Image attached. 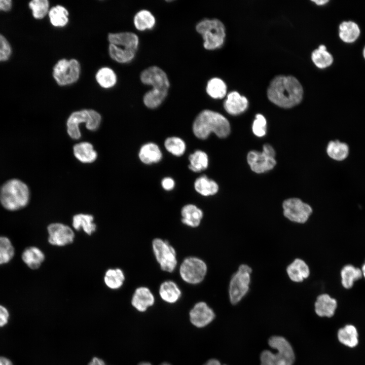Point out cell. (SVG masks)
<instances>
[{
	"mask_svg": "<svg viewBox=\"0 0 365 365\" xmlns=\"http://www.w3.org/2000/svg\"><path fill=\"white\" fill-rule=\"evenodd\" d=\"M303 95L299 81L291 76H278L271 82L268 90L269 99L283 108H290L298 104Z\"/></svg>",
	"mask_w": 365,
	"mask_h": 365,
	"instance_id": "1",
	"label": "cell"
},
{
	"mask_svg": "<svg viewBox=\"0 0 365 365\" xmlns=\"http://www.w3.org/2000/svg\"><path fill=\"white\" fill-rule=\"evenodd\" d=\"M140 79L144 84L153 87L144 94V104L150 108L157 107L167 96L170 86L166 73L158 66H151L141 72Z\"/></svg>",
	"mask_w": 365,
	"mask_h": 365,
	"instance_id": "2",
	"label": "cell"
},
{
	"mask_svg": "<svg viewBox=\"0 0 365 365\" xmlns=\"http://www.w3.org/2000/svg\"><path fill=\"white\" fill-rule=\"evenodd\" d=\"M193 131L197 137L202 139L207 138L211 132H214L218 137L225 138L230 133V125L220 113L205 110L196 118Z\"/></svg>",
	"mask_w": 365,
	"mask_h": 365,
	"instance_id": "3",
	"label": "cell"
},
{
	"mask_svg": "<svg viewBox=\"0 0 365 365\" xmlns=\"http://www.w3.org/2000/svg\"><path fill=\"white\" fill-rule=\"evenodd\" d=\"M108 53L115 61L125 63L134 58L139 45L138 36L132 32L110 33Z\"/></svg>",
	"mask_w": 365,
	"mask_h": 365,
	"instance_id": "4",
	"label": "cell"
},
{
	"mask_svg": "<svg viewBox=\"0 0 365 365\" xmlns=\"http://www.w3.org/2000/svg\"><path fill=\"white\" fill-rule=\"evenodd\" d=\"M29 200V191L22 181L11 179L0 188V202L9 211H16L25 207Z\"/></svg>",
	"mask_w": 365,
	"mask_h": 365,
	"instance_id": "5",
	"label": "cell"
},
{
	"mask_svg": "<svg viewBox=\"0 0 365 365\" xmlns=\"http://www.w3.org/2000/svg\"><path fill=\"white\" fill-rule=\"evenodd\" d=\"M269 346L276 352L263 351L260 355L261 365H293L295 354L289 343L281 336H272L268 341Z\"/></svg>",
	"mask_w": 365,
	"mask_h": 365,
	"instance_id": "6",
	"label": "cell"
},
{
	"mask_svg": "<svg viewBox=\"0 0 365 365\" xmlns=\"http://www.w3.org/2000/svg\"><path fill=\"white\" fill-rule=\"evenodd\" d=\"M196 29L202 35L206 49L214 50L223 45L226 36L225 27L220 20L203 19L197 24Z\"/></svg>",
	"mask_w": 365,
	"mask_h": 365,
	"instance_id": "7",
	"label": "cell"
},
{
	"mask_svg": "<svg viewBox=\"0 0 365 365\" xmlns=\"http://www.w3.org/2000/svg\"><path fill=\"white\" fill-rule=\"evenodd\" d=\"M101 120L100 115L93 110H82L73 112L67 120V131L69 136L78 139L81 136L79 129L81 124L85 123L86 128L92 131L97 129Z\"/></svg>",
	"mask_w": 365,
	"mask_h": 365,
	"instance_id": "8",
	"label": "cell"
},
{
	"mask_svg": "<svg viewBox=\"0 0 365 365\" xmlns=\"http://www.w3.org/2000/svg\"><path fill=\"white\" fill-rule=\"evenodd\" d=\"M251 272L250 267L242 264L232 276L229 283V295L232 304H237L248 292Z\"/></svg>",
	"mask_w": 365,
	"mask_h": 365,
	"instance_id": "9",
	"label": "cell"
},
{
	"mask_svg": "<svg viewBox=\"0 0 365 365\" xmlns=\"http://www.w3.org/2000/svg\"><path fill=\"white\" fill-rule=\"evenodd\" d=\"M207 272L206 263L196 257L185 258L179 266V275L183 281L191 284L201 283L205 278Z\"/></svg>",
	"mask_w": 365,
	"mask_h": 365,
	"instance_id": "10",
	"label": "cell"
},
{
	"mask_svg": "<svg viewBox=\"0 0 365 365\" xmlns=\"http://www.w3.org/2000/svg\"><path fill=\"white\" fill-rule=\"evenodd\" d=\"M81 65L75 59L59 60L53 68V77L60 86H66L76 82L80 78Z\"/></svg>",
	"mask_w": 365,
	"mask_h": 365,
	"instance_id": "11",
	"label": "cell"
},
{
	"mask_svg": "<svg viewBox=\"0 0 365 365\" xmlns=\"http://www.w3.org/2000/svg\"><path fill=\"white\" fill-rule=\"evenodd\" d=\"M152 245L161 269L165 272H172L177 265L176 253L174 247L167 240L159 238L153 239Z\"/></svg>",
	"mask_w": 365,
	"mask_h": 365,
	"instance_id": "12",
	"label": "cell"
},
{
	"mask_svg": "<svg viewBox=\"0 0 365 365\" xmlns=\"http://www.w3.org/2000/svg\"><path fill=\"white\" fill-rule=\"evenodd\" d=\"M284 215L291 222L304 223L312 212L311 206L298 198L285 200L282 204Z\"/></svg>",
	"mask_w": 365,
	"mask_h": 365,
	"instance_id": "13",
	"label": "cell"
},
{
	"mask_svg": "<svg viewBox=\"0 0 365 365\" xmlns=\"http://www.w3.org/2000/svg\"><path fill=\"white\" fill-rule=\"evenodd\" d=\"M49 243L55 246H62L71 243L75 234L68 226L61 223H52L48 228Z\"/></svg>",
	"mask_w": 365,
	"mask_h": 365,
	"instance_id": "14",
	"label": "cell"
},
{
	"mask_svg": "<svg viewBox=\"0 0 365 365\" xmlns=\"http://www.w3.org/2000/svg\"><path fill=\"white\" fill-rule=\"evenodd\" d=\"M247 160L251 169L257 173H263L273 169L276 163L275 157L263 151L262 153L255 151L249 152Z\"/></svg>",
	"mask_w": 365,
	"mask_h": 365,
	"instance_id": "15",
	"label": "cell"
},
{
	"mask_svg": "<svg viewBox=\"0 0 365 365\" xmlns=\"http://www.w3.org/2000/svg\"><path fill=\"white\" fill-rule=\"evenodd\" d=\"M214 317L215 314L213 310L204 302L196 303L190 312L191 322L198 327L207 325Z\"/></svg>",
	"mask_w": 365,
	"mask_h": 365,
	"instance_id": "16",
	"label": "cell"
},
{
	"mask_svg": "<svg viewBox=\"0 0 365 365\" xmlns=\"http://www.w3.org/2000/svg\"><path fill=\"white\" fill-rule=\"evenodd\" d=\"M155 303V297L151 290L147 287L140 286L137 288L132 298V305L138 311L144 312L148 308Z\"/></svg>",
	"mask_w": 365,
	"mask_h": 365,
	"instance_id": "17",
	"label": "cell"
},
{
	"mask_svg": "<svg viewBox=\"0 0 365 365\" xmlns=\"http://www.w3.org/2000/svg\"><path fill=\"white\" fill-rule=\"evenodd\" d=\"M247 98L236 91L229 93L224 103L226 111L232 115H237L244 112L248 107Z\"/></svg>",
	"mask_w": 365,
	"mask_h": 365,
	"instance_id": "18",
	"label": "cell"
},
{
	"mask_svg": "<svg viewBox=\"0 0 365 365\" xmlns=\"http://www.w3.org/2000/svg\"><path fill=\"white\" fill-rule=\"evenodd\" d=\"M181 221L184 225L192 228L198 227L203 217L202 210L194 204H187L181 210Z\"/></svg>",
	"mask_w": 365,
	"mask_h": 365,
	"instance_id": "19",
	"label": "cell"
},
{
	"mask_svg": "<svg viewBox=\"0 0 365 365\" xmlns=\"http://www.w3.org/2000/svg\"><path fill=\"white\" fill-rule=\"evenodd\" d=\"M337 306V301L335 299L323 294L317 297L315 303V311L320 317H331L334 315Z\"/></svg>",
	"mask_w": 365,
	"mask_h": 365,
	"instance_id": "20",
	"label": "cell"
},
{
	"mask_svg": "<svg viewBox=\"0 0 365 365\" xmlns=\"http://www.w3.org/2000/svg\"><path fill=\"white\" fill-rule=\"evenodd\" d=\"M286 272L290 280L296 282L303 281L310 274L308 266L300 259H295L286 268Z\"/></svg>",
	"mask_w": 365,
	"mask_h": 365,
	"instance_id": "21",
	"label": "cell"
},
{
	"mask_svg": "<svg viewBox=\"0 0 365 365\" xmlns=\"http://www.w3.org/2000/svg\"><path fill=\"white\" fill-rule=\"evenodd\" d=\"M159 293L165 302L173 304L176 302L181 296V291L178 285L172 280H166L160 285Z\"/></svg>",
	"mask_w": 365,
	"mask_h": 365,
	"instance_id": "22",
	"label": "cell"
},
{
	"mask_svg": "<svg viewBox=\"0 0 365 365\" xmlns=\"http://www.w3.org/2000/svg\"><path fill=\"white\" fill-rule=\"evenodd\" d=\"M360 30L357 23L352 21L342 22L339 26V36L346 43H352L358 38Z\"/></svg>",
	"mask_w": 365,
	"mask_h": 365,
	"instance_id": "23",
	"label": "cell"
},
{
	"mask_svg": "<svg viewBox=\"0 0 365 365\" xmlns=\"http://www.w3.org/2000/svg\"><path fill=\"white\" fill-rule=\"evenodd\" d=\"M24 263L30 269L39 268L45 260V254L39 248L28 247L24 249L22 254Z\"/></svg>",
	"mask_w": 365,
	"mask_h": 365,
	"instance_id": "24",
	"label": "cell"
},
{
	"mask_svg": "<svg viewBox=\"0 0 365 365\" xmlns=\"http://www.w3.org/2000/svg\"><path fill=\"white\" fill-rule=\"evenodd\" d=\"M162 157V153L159 147L154 143L144 144L139 152L140 160L146 164L158 162L161 160Z\"/></svg>",
	"mask_w": 365,
	"mask_h": 365,
	"instance_id": "25",
	"label": "cell"
},
{
	"mask_svg": "<svg viewBox=\"0 0 365 365\" xmlns=\"http://www.w3.org/2000/svg\"><path fill=\"white\" fill-rule=\"evenodd\" d=\"M74 154L76 158L83 163H92L97 157L93 145L88 142L75 144L74 147Z\"/></svg>",
	"mask_w": 365,
	"mask_h": 365,
	"instance_id": "26",
	"label": "cell"
},
{
	"mask_svg": "<svg viewBox=\"0 0 365 365\" xmlns=\"http://www.w3.org/2000/svg\"><path fill=\"white\" fill-rule=\"evenodd\" d=\"M94 217L92 215L78 214L74 216L72 226L76 230L82 229L88 235H91L95 231L96 226L93 223Z\"/></svg>",
	"mask_w": 365,
	"mask_h": 365,
	"instance_id": "27",
	"label": "cell"
},
{
	"mask_svg": "<svg viewBox=\"0 0 365 365\" xmlns=\"http://www.w3.org/2000/svg\"><path fill=\"white\" fill-rule=\"evenodd\" d=\"M341 282L343 287L349 289L352 287L354 282L362 276L361 270L351 265L345 266L341 271Z\"/></svg>",
	"mask_w": 365,
	"mask_h": 365,
	"instance_id": "28",
	"label": "cell"
},
{
	"mask_svg": "<svg viewBox=\"0 0 365 365\" xmlns=\"http://www.w3.org/2000/svg\"><path fill=\"white\" fill-rule=\"evenodd\" d=\"M68 11L63 6L57 5L49 11L48 15L51 23L55 27H63L68 22Z\"/></svg>",
	"mask_w": 365,
	"mask_h": 365,
	"instance_id": "29",
	"label": "cell"
},
{
	"mask_svg": "<svg viewBox=\"0 0 365 365\" xmlns=\"http://www.w3.org/2000/svg\"><path fill=\"white\" fill-rule=\"evenodd\" d=\"M339 341L343 345L353 348L358 344V333L352 325H346L338 332Z\"/></svg>",
	"mask_w": 365,
	"mask_h": 365,
	"instance_id": "30",
	"label": "cell"
},
{
	"mask_svg": "<svg viewBox=\"0 0 365 365\" xmlns=\"http://www.w3.org/2000/svg\"><path fill=\"white\" fill-rule=\"evenodd\" d=\"M194 187L198 193L204 196L213 195L218 190V186L216 182L206 176H202L196 179Z\"/></svg>",
	"mask_w": 365,
	"mask_h": 365,
	"instance_id": "31",
	"label": "cell"
},
{
	"mask_svg": "<svg viewBox=\"0 0 365 365\" xmlns=\"http://www.w3.org/2000/svg\"><path fill=\"white\" fill-rule=\"evenodd\" d=\"M133 22L136 28L142 31L152 28L156 22L154 16L147 10H141L135 15Z\"/></svg>",
	"mask_w": 365,
	"mask_h": 365,
	"instance_id": "32",
	"label": "cell"
},
{
	"mask_svg": "<svg viewBox=\"0 0 365 365\" xmlns=\"http://www.w3.org/2000/svg\"><path fill=\"white\" fill-rule=\"evenodd\" d=\"M311 58L315 65L319 68L327 67L333 62V56L323 45H320L313 51Z\"/></svg>",
	"mask_w": 365,
	"mask_h": 365,
	"instance_id": "33",
	"label": "cell"
},
{
	"mask_svg": "<svg viewBox=\"0 0 365 365\" xmlns=\"http://www.w3.org/2000/svg\"><path fill=\"white\" fill-rule=\"evenodd\" d=\"M95 79L97 83L105 89L114 87L117 81L115 71L108 67H103L99 69L95 75Z\"/></svg>",
	"mask_w": 365,
	"mask_h": 365,
	"instance_id": "34",
	"label": "cell"
},
{
	"mask_svg": "<svg viewBox=\"0 0 365 365\" xmlns=\"http://www.w3.org/2000/svg\"><path fill=\"white\" fill-rule=\"evenodd\" d=\"M227 89V85L223 80L218 78H213L208 81L206 91L211 97L221 99L226 95Z\"/></svg>",
	"mask_w": 365,
	"mask_h": 365,
	"instance_id": "35",
	"label": "cell"
},
{
	"mask_svg": "<svg viewBox=\"0 0 365 365\" xmlns=\"http://www.w3.org/2000/svg\"><path fill=\"white\" fill-rule=\"evenodd\" d=\"M326 152L331 158L337 161H342L348 156L349 147L346 143L339 140L331 141L327 145Z\"/></svg>",
	"mask_w": 365,
	"mask_h": 365,
	"instance_id": "36",
	"label": "cell"
},
{
	"mask_svg": "<svg viewBox=\"0 0 365 365\" xmlns=\"http://www.w3.org/2000/svg\"><path fill=\"white\" fill-rule=\"evenodd\" d=\"M125 280V275L119 268L110 269L106 271L104 281L106 285L113 289L119 288Z\"/></svg>",
	"mask_w": 365,
	"mask_h": 365,
	"instance_id": "37",
	"label": "cell"
},
{
	"mask_svg": "<svg viewBox=\"0 0 365 365\" xmlns=\"http://www.w3.org/2000/svg\"><path fill=\"white\" fill-rule=\"evenodd\" d=\"M190 170L195 172H199L205 170L208 167V159L207 155L200 150L196 151L189 157Z\"/></svg>",
	"mask_w": 365,
	"mask_h": 365,
	"instance_id": "38",
	"label": "cell"
},
{
	"mask_svg": "<svg viewBox=\"0 0 365 365\" xmlns=\"http://www.w3.org/2000/svg\"><path fill=\"white\" fill-rule=\"evenodd\" d=\"M15 250L11 240L0 236V265L8 263L13 258Z\"/></svg>",
	"mask_w": 365,
	"mask_h": 365,
	"instance_id": "39",
	"label": "cell"
},
{
	"mask_svg": "<svg viewBox=\"0 0 365 365\" xmlns=\"http://www.w3.org/2000/svg\"><path fill=\"white\" fill-rule=\"evenodd\" d=\"M166 149L170 153L176 156L182 155L186 150L185 142L177 137H168L164 142Z\"/></svg>",
	"mask_w": 365,
	"mask_h": 365,
	"instance_id": "40",
	"label": "cell"
},
{
	"mask_svg": "<svg viewBox=\"0 0 365 365\" xmlns=\"http://www.w3.org/2000/svg\"><path fill=\"white\" fill-rule=\"evenodd\" d=\"M29 7L32 15L36 19H42L48 13L49 2L47 0H33L29 2Z\"/></svg>",
	"mask_w": 365,
	"mask_h": 365,
	"instance_id": "41",
	"label": "cell"
},
{
	"mask_svg": "<svg viewBox=\"0 0 365 365\" xmlns=\"http://www.w3.org/2000/svg\"><path fill=\"white\" fill-rule=\"evenodd\" d=\"M266 120L261 114H257L252 124L253 133L258 137H262L266 134Z\"/></svg>",
	"mask_w": 365,
	"mask_h": 365,
	"instance_id": "42",
	"label": "cell"
},
{
	"mask_svg": "<svg viewBox=\"0 0 365 365\" xmlns=\"http://www.w3.org/2000/svg\"><path fill=\"white\" fill-rule=\"evenodd\" d=\"M11 53L10 46L2 35L0 34V61L7 60Z\"/></svg>",
	"mask_w": 365,
	"mask_h": 365,
	"instance_id": "43",
	"label": "cell"
},
{
	"mask_svg": "<svg viewBox=\"0 0 365 365\" xmlns=\"http://www.w3.org/2000/svg\"><path fill=\"white\" fill-rule=\"evenodd\" d=\"M9 313L7 309L0 305V327L5 325L8 322Z\"/></svg>",
	"mask_w": 365,
	"mask_h": 365,
	"instance_id": "44",
	"label": "cell"
},
{
	"mask_svg": "<svg viewBox=\"0 0 365 365\" xmlns=\"http://www.w3.org/2000/svg\"><path fill=\"white\" fill-rule=\"evenodd\" d=\"M174 185V180L170 177H165L162 180V187L166 190L169 191L173 189Z\"/></svg>",
	"mask_w": 365,
	"mask_h": 365,
	"instance_id": "45",
	"label": "cell"
},
{
	"mask_svg": "<svg viewBox=\"0 0 365 365\" xmlns=\"http://www.w3.org/2000/svg\"><path fill=\"white\" fill-rule=\"evenodd\" d=\"M12 6L11 0H0V10L8 11Z\"/></svg>",
	"mask_w": 365,
	"mask_h": 365,
	"instance_id": "46",
	"label": "cell"
},
{
	"mask_svg": "<svg viewBox=\"0 0 365 365\" xmlns=\"http://www.w3.org/2000/svg\"><path fill=\"white\" fill-rule=\"evenodd\" d=\"M89 365H105L104 361L98 357H94L89 362Z\"/></svg>",
	"mask_w": 365,
	"mask_h": 365,
	"instance_id": "47",
	"label": "cell"
},
{
	"mask_svg": "<svg viewBox=\"0 0 365 365\" xmlns=\"http://www.w3.org/2000/svg\"><path fill=\"white\" fill-rule=\"evenodd\" d=\"M0 365H13L12 361L7 357L0 356Z\"/></svg>",
	"mask_w": 365,
	"mask_h": 365,
	"instance_id": "48",
	"label": "cell"
},
{
	"mask_svg": "<svg viewBox=\"0 0 365 365\" xmlns=\"http://www.w3.org/2000/svg\"><path fill=\"white\" fill-rule=\"evenodd\" d=\"M204 365H222L220 362L215 359L208 360Z\"/></svg>",
	"mask_w": 365,
	"mask_h": 365,
	"instance_id": "49",
	"label": "cell"
},
{
	"mask_svg": "<svg viewBox=\"0 0 365 365\" xmlns=\"http://www.w3.org/2000/svg\"><path fill=\"white\" fill-rule=\"evenodd\" d=\"M313 2L317 5H324V4H326L327 3H328V1H327V0H319V1L315 0V1H313Z\"/></svg>",
	"mask_w": 365,
	"mask_h": 365,
	"instance_id": "50",
	"label": "cell"
},
{
	"mask_svg": "<svg viewBox=\"0 0 365 365\" xmlns=\"http://www.w3.org/2000/svg\"><path fill=\"white\" fill-rule=\"evenodd\" d=\"M361 271H362V275L365 277V263L362 267Z\"/></svg>",
	"mask_w": 365,
	"mask_h": 365,
	"instance_id": "51",
	"label": "cell"
},
{
	"mask_svg": "<svg viewBox=\"0 0 365 365\" xmlns=\"http://www.w3.org/2000/svg\"><path fill=\"white\" fill-rule=\"evenodd\" d=\"M138 365H152V364L149 362H141Z\"/></svg>",
	"mask_w": 365,
	"mask_h": 365,
	"instance_id": "52",
	"label": "cell"
},
{
	"mask_svg": "<svg viewBox=\"0 0 365 365\" xmlns=\"http://www.w3.org/2000/svg\"><path fill=\"white\" fill-rule=\"evenodd\" d=\"M362 55H363V57L364 59H365V46L363 49Z\"/></svg>",
	"mask_w": 365,
	"mask_h": 365,
	"instance_id": "53",
	"label": "cell"
},
{
	"mask_svg": "<svg viewBox=\"0 0 365 365\" xmlns=\"http://www.w3.org/2000/svg\"><path fill=\"white\" fill-rule=\"evenodd\" d=\"M160 365H171V364L167 362H163Z\"/></svg>",
	"mask_w": 365,
	"mask_h": 365,
	"instance_id": "54",
	"label": "cell"
},
{
	"mask_svg": "<svg viewBox=\"0 0 365 365\" xmlns=\"http://www.w3.org/2000/svg\"><path fill=\"white\" fill-rule=\"evenodd\" d=\"M224 365H225V364H224Z\"/></svg>",
	"mask_w": 365,
	"mask_h": 365,
	"instance_id": "55",
	"label": "cell"
}]
</instances>
